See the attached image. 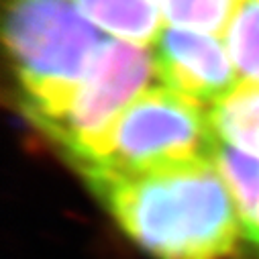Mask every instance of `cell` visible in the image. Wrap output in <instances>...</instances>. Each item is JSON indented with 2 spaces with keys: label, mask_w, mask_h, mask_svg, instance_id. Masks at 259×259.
Listing matches in <instances>:
<instances>
[{
  "label": "cell",
  "mask_w": 259,
  "mask_h": 259,
  "mask_svg": "<svg viewBox=\"0 0 259 259\" xmlns=\"http://www.w3.org/2000/svg\"><path fill=\"white\" fill-rule=\"evenodd\" d=\"M84 180L118 229L155 259H229L239 253V212L217 157Z\"/></svg>",
  "instance_id": "6da1fadb"
},
{
  "label": "cell",
  "mask_w": 259,
  "mask_h": 259,
  "mask_svg": "<svg viewBox=\"0 0 259 259\" xmlns=\"http://www.w3.org/2000/svg\"><path fill=\"white\" fill-rule=\"evenodd\" d=\"M108 35L74 0H5V49L21 112L45 135L70 110Z\"/></svg>",
  "instance_id": "7a4b0ae2"
},
{
  "label": "cell",
  "mask_w": 259,
  "mask_h": 259,
  "mask_svg": "<svg viewBox=\"0 0 259 259\" xmlns=\"http://www.w3.org/2000/svg\"><path fill=\"white\" fill-rule=\"evenodd\" d=\"M217 147L208 110L157 82L122 112L100 161L82 178L137 176L210 161Z\"/></svg>",
  "instance_id": "3957f363"
},
{
  "label": "cell",
  "mask_w": 259,
  "mask_h": 259,
  "mask_svg": "<svg viewBox=\"0 0 259 259\" xmlns=\"http://www.w3.org/2000/svg\"><path fill=\"white\" fill-rule=\"evenodd\" d=\"M157 84L151 47L108 37L70 110L45 135L80 174L96 165L122 112Z\"/></svg>",
  "instance_id": "277c9868"
},
{
  "label": "cell",
  "mask_w": 259,
  "mask_h": 259,
  "mask_svg": "<svg viewBox=\"0 0 259 259\" xmlns=\"http://www.w3.org/2000/svg\"><path fill=\"white\" fill-rule=\"evenodd\" d=\"M151 53L157 82L206 110L241 84L225 37L165 25Z\"/></svg>",
  "instance_id": "5b68a950"
},
{
  "label": "cell",
  "mask_w": 259,
  "mask_h": 259,
  "mask_svg": "<svg viewBox=\"0 0 259 259\" xmlns=\"http://www.w3.org/2000/svg\"><path fill=\"white\" fill-rule=\"evenodd\" d=\"M217 165L239 212L241 245L235 259H259V159L219 143Z\"/></svg>",
  "instance_id": "8992f818"
},
{
  "label": "cell",
  "mask_w": 259,
  "mask_h": 259,
  "mask_svg": "<svg viewBox=\"0 0 259 259\" xmlns=\"http://www.w3.org/2000/svg\"><path fill=\"white\" fill-rule=\"evenodd\" d=\"M219 143L259 159V86L241 82L208 110Z\"/></svg>",
  "instance_id": "52a82bcc"
},
{
  "label": "cell",
  "mask_w": 259,
  "mask_h": 259,
  "mask_svg": "<svg viewBox=\"0 0 259 259\" xmlns=\"http://www.w3.org/2000/svg\"><path fill=\"white\" fill-rule=\"evenodd\" d=\"M225 43L241 82L259 86V0H239Z\"/></svg>",
  "instance_id": "ba28073f"
},
{
  "label": "cell",
  "mask_w": 259,
  "mask_h": 259,
  "mask_svg": "<svg viewBox=\"0 0 259 259\" xmlns=\"http://www.w3.org/2000/svg\"><path fill=\"white\" fill-rule=\"evenodd\" d=\"M163 23L225 37L239 0H159Z\"/></svg>",
  "instance_id": "9c48e42d"
}]
</instances>
